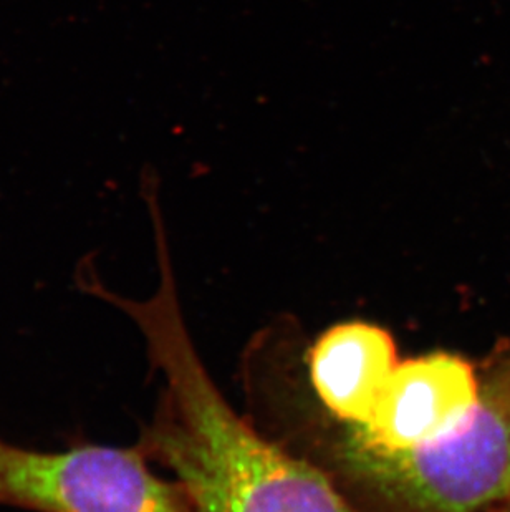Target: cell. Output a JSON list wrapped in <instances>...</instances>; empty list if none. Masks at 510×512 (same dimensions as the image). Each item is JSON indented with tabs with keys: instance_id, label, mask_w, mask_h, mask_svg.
Segmentation results:
<instances>
[{
	"instance_id": "cell-1",
	"label": "cell",
	"mask_w": 510,
	"mask_h": 512,
	"mask_svg": "<svg viewBox=\"0 0 510 512\" xmlns=\"http://www.w3.org/2000/svg\"><path fill=\"white\" fill-rule=\"evenodd\" d=\"M158 287L130 299L83 261L75 279L138 327L163 382L138 445L168 469L193 512H360L318 464L277 445L237 415L216 387L184 320L163 221H154Z\"/></svg>"
},
{
	"instance_id": "cell-2",
	"label": "cell",
	"mask_w": 510,
	"mask_h": 512,
	"mask_svg": "<svg viewBox=\"0 0 510 512\" xmlns=\"http://www.w3.org/2000/svg\"><path fill=\"white\" fill-rule=\"evenodd\" d=\"M476 411L421 450L366 445L343 423L320 431L318 464L360 512H497L510 503V343L492 353Z\"/></svg>"
},
{
	"instance_id": "cell-3",
	"label": "cell",
	"mask_w": 510,
	"mask_h": 512,
	"mask_svg": "<svg viewBox=\"0 0 510 512\" xmlns=\"http://www.w3.org/2000/svg\"><path fill=\"white\" fill-rule=\"evenodd\" d=\"M0 506L30 512H193L140 445L40 451L0 438Z\"/></svg>"
},
{
	"instance_id": "cell-4",
	"label": "cell",
	"mask_w": 510,
	"mask_h": 512,
	"mask_svg": "<svg viewBox=\"0 0 510 512\" xmlns=\"http://www.w3.org/2000/svg\"><path fill=\"white\" fill-rule=\"evenodd\" d=\"M479 398L481 380L471 363L451 353H431L398 363L370 421L347 426L358 440L380 450H421L461 430Z\"/></svg>"
},
{
	"instance_id": "cell-5",
	"label": "cell",
	"mask_w": 510,
	"mask_h": 512,
	"mask_svg": "<svg viewBox=\"0 0 510 512\" xmlns=\"http://www.w3.org/2000/svg\"><path fill=\"white\" fill-rule=\"evenodd\" d=\"M398 367L395 342L366 322L335 325L308 353V377L323 411L343 425L370 421L381 390Z\"/></svg>"
},
{
	"instance_id": "cell-6",
	"label": "cell",
	"mask_w": 510,
	"mask_h": 512,
	"mask_svg": "<svg viewBox=\"0 0 510 512\" xmlns=\"http://www.w3.org/2000/svg\"><path fill=\"white\" fill-rule=\"evenodd\" d=\"M497 512H510V503L506 504V506H504V508L499 509V511H497Z\"/></svg>"
}]
</instances>
